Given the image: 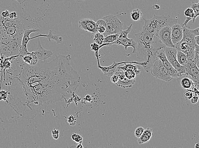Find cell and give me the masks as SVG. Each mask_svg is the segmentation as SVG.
I'll use <instances>...</instances> for the list:
<instances>
[{"mask_svg": "<svg viewBox=\"0 0 199 148\" xmlns=\"http://www.w3.org/2000/svg\"><path fill=\"white\" fill-rule=\"evenodd\" d=\"M71 57L59 55L48 62L38 60L35 65L22 62L18 79L24 89L27 106L33 109L65 99L76 91L80 77L72 67Z\"/></svg>", "mask_w": 199, "mask_h": 148, "instance_id": "1", "label": "cell"}, {"mask_svg": "<svg viewBox=\"0 0 199 148\" xmlns=\"http://www.w3.org/2000/svg\"><path fill=\"white\" fill-rule=\"evenodd\" d=\"M25 26L19 18H3L0 12V57L19 54Z\"/></svg>", "mask_w": 199, "mask_h": 148, "instance_id": "2", "label": "cell"}, {"mask_svg": "<svg viewBox=\"0 0 199 148\" xmlns=\"http://www.w3.org/2000/svg\"><path fill=\"white\" fill-rule=\"evenodd\" d=\"M135 35L137 41L135 53L138 60L146 64L144 67L145 71L149 72L153 62L158 58V51L166 47L159 39L158 32L143 27L141 30Z\"/></svg>", "mask_w": 199, "mask_h": 148, "instance_id": "3", "label": "cell"}, {"mask_svg": "<svg viewBox=\"0 0 199 148\" xmlns=\"http://www.w3.org/2000/svg\"><path fill=\"white\" fill-rule=\"evenodd\" d=\"M145 25L144 27L146 28L156 31L158 32L159 30L165 26H169L171 27L173 25L177 23L178 19L171 18L170 16H165L164 15L161 16H157L154 15L153 18L149 20L144 18Z\"/></svg>", "mask_w": 199, "mask_h": 148, "instance_id": "4", "label": "cell"}, {"mask_svg": "<svg viewBox=\"0 0 199 148\" xmlns=\"http://www.w3.org/2000/svg\"><path fill=\"white\" fill-rule=\"evenodd\" d=\"M103 19L106 23V32L102 34L104 37L119 33L122 30L123 23L116 16L109 15L104 17Z\"/></svg>", "mask_w": 199, "mask_h": 148, "instance_id": "5", "label": "cell"}, {"mask_svg": "<svg viewBox=\"0 0 199 148\" xmlns=\"http://www.w3.org/2000/svg\"><path fill=\"white\" fill-rule=\"evenodd\" d=\"M150 71L152 75L156 78L167 82L172 80L173 78L169 74L167 69L158 58L153 62Z\"/></svg>", "mask_w": 199, "mask_h": 148, "instance_id": "6", "label": "cell"}, {"mask_svg": "<svg viewBox=\"0 0 199 148\" xmlns=\"http://www.w3.org/2000/svg\"><path fill=\"white\" fill-rule=\"evenodd\" d=\"M132 26V24H131L127 28L126 30L121 31L119 33L118 39L115 42L110 43V46H112L113 44L122 45L124 47L125 50H127L129 47H132L133 49L132 53H135L137 48V43L135 42L133 39H129L128 37V35L131 31Z\"/></svg>", "mask_w": 199, "mask_h": 148, "instance_id": "7", "label": "cell"}, {"mask_svg": "<svg viewBox=\"0 0 199 148\" xmlns=\"http://www.w3.org/2000/svg\"><path fill=\"white\" fill-rule=\"evenodd\" d=\"M40 30L37 28L27 29H25L23 36L22 39L21 46H20L19 54H18L19 57L22 58L25 55L30 53L28 51V49H27V44L30 40L37 38L40 37H46V35H43V34L37 35V36L32 38L29 37V35L32 33H37Z\"/></svg>", "mask_w": 199, "mask_h": 148, "instance_id": "8", "label": "cell"}, {"mask_svg": "<svg viewBox=\"0 0 199 148\" xmlns=\"http://www.w3.org/2000/svg\"><path fill=\"white\" fill-rule=\"evenodd\" d=\"M177 49L175 48L166 47L165 53L168 61L170 62L174 68L179 73L180 77L185 74L183 66L180 65L177 60Z\"/></svg>", "mask_w": 199, "mask_h": 148, "instance_id": "9", "label": "cell"}, {"mask_svg": "<svg viewBox=\"0 0 199 148\" xmlns=\"http://www.w3.org/2000/svg\"><path fill=\"white\" fill-rule=\"evenodd\" d=\"M183 66L184 70L186 76H190L192 77V80L193 82L197 86H199V68L196 66L193 61L188 60L186 63Z\"/></svg>", "mask_w": 199, "mask_h": 148, "instance_id": "10", "label": "cell"}, {"mask_svg": "<svg viewBox=\"0 0 199 148\" xmlns=\"http://www.w3.org/2000/svg\"><path fill=\"white\" fill-rule=\"evenodd\" d=\"M125 63H133L136 64V65L143 66L144 63L143 62H138L136 61L132 62H116L114 61L113 64L110 66H102L101 65L100 62H97V66L98 68L101 70L102 72L103 73L104 75L108 76H111L114 75L115 73V70L118 67V66L122 64Z\"/></svg>", "mask_w": 199, "mask_h": 148, "instance_id": "11", "label": "cell"}, {"mask_svg": "<svg viewBox=\"0 0 199 148\" xmlns=\"http://www.w3.org/2000/svg\"><path fill=\"white\" fill-rule=\"evenodd\" d=\"M183 37L180 42H186L191 45L197 47L199 46L195 41V37L199 35V28L190 30L185 26H182Z\"/></svg>", "mask_w": 199, "mask_h": 148, "instance_id": "12", "label": "cell"}, {"mask_svg": "<svg viewBox=\"0 0 199 148\" xmlns=\"http://www.w3.org/2000/svg\"><path fill=\"white\" fill-rule=\"evenodd\" d=\"M158 37L160 41L166 47L175 48L171 39V27L165 26L159 30Z\"/></svg>", "mask_w": 199, "mask_h": 148, "instance_id": "13", "label": "cell"}, {"mask_svg": "<svg viewBox=\"0 0 199 148\" xmlns=\"http://www.w3.org/2000/svg\"><path fill=\"white\" fill-rule=\"evenodd\" d=\"M165 49H161L158 51V53L157 57L161 60L163 66L167 69L169 74L173 78L178 79L180 78L179 73L177 72L173 67L171 65V63L168 61L167 59L165 53Z\"/></svg>", "mask_w": 199, "mask_h": 148, "instance_id": "14", "label": "cell"}, {"mask_svg": "<svg viewBox=\"0 0 199 148\" xmlns=\"http://www.w3.org/2000/svg\"><path fill=\"white\" fill-rule=\"evenodd\" d=\"M114 74H116L118 76V81L115 84L118 87L123 88H131L136 82L135 80H130L128 79L125 76L123 70L117 67Z\"/></svg>", "mask_w": 199, "mask_h": 148, "instance_id": "15", "label": "cell"}, {"mask_svg": "<svg viewBox=\"0 0 199 148\" xmlns=\"http://www.w3.org/2000/svg\"><path fill=\"white\" fill-rule=\"evenodd\" d=\"M196 47L186 42H180L175 45V48L177 50L182 52L184 53L187 56L188 60L191 61H193L194 59L195 49Z\"/></svg>", "mask_w": 199, "mask_h": 148, "instance_id": "16", "label": "cell"}, {"mask_svg": "<svg viewBox=\"0 0 199 148\" xmlns=\"http://www.w3.org/2000/svg\"><path fill=\"white\" fill-rule=\"evenodd\" d=\"M79 27L87 32L95 34L98 33L96 22L89 18H82L79 21Z\"/></svg>", "mask_w": 199, "mask_h": 148, "instance_id": "17", "label": "cell"}, {"mask_svg": "<svg viewBox=\"0 0 199 148\" xmlns=\"http://www.w3.org/2000/svg\"><path fill=\"white\" fill-rule=\"evenodd\" d=\"M183 37L182 26L175 24L171 27V39L174 45L180 43Z\"/></svg>", "mask_w": 199, "mask_h": 148, "instance_id": "18", "label": "cell"}, {"mask_svg": "<svg viewBox=\"0 0 199 148\" xmlns=\"http://www.w3.org/2000/svg\"><path fill=\"white\" fill-rule=\"evenodd\" d=\"M36 55L38 60L41 61H47L48 58L53 56V53L50 50H48L44 49L41 45L40 41L38 42V48L36 51L33 52Z\"/></svg>", "mask_w": 199, "mask_h": 148, "instance_id": "19", "label": "cell"}, {"mask_svg": "<svg viewBox=\"0 0 199 148\" xmlns=\"http://www.w3.org/2000/svg\"><path fill=\"white\" fill-rule=\"evenodd\" d=\"M153 130L152 128H146V130H145L141 136L138 138V143L139 144H142L149 141L153 135Z\"/></svg>", "mask_w": 199, "mask_h": 148, "instance_id": "20", "label": "cell"}, {"mask_svg": "<svg viewBox=\"0 0 199 148\" xmlns=\"http://www.w3.org/2000/svg\"><path fill=\"white\" fill-rule=\"evenodd\" d=\"M22 58L24 62L30 65H35L38 61V58L33 52L25 55Z\"/></svg>", "mask_w": 199, "mask_h": 148, "instance_id": "21", "label": "cell"}, {"mask_svg": "<svg viewBox=\"0 0 199 148\" xmlns=\"http://www.w3.org/2000/svg\"><path fill=\"white\" fill-rule=\"evenodd\" d=\"M181 84L182 87L186 90H190L191 88L194 86V83L193 80L188 78L187 77L183 78L181 80Z\"/></svg>", "mask_w": 199, "mask_h": 148, "instance_id": "22", "label": "cell"}, {"mask_svg": "<svg viewBox=\"0 0 199 148\" xmlns=\"http://www.w3.org/2000/svg\"><path fill=\"white\" fill-rule=\"evenodd\" d=\"M46 38L50 42H51V40H54L56 42L57 44H59L62 43L63 38L60 35H54L53 33V31L50 30L49 31L48 35H46Z\"/></svg>", "mask_w": 199, "mask_h": 148, "instance_id": "23", "label": "cell"}, {"mask_svg": "<svg viewBox=\"0 0 199 148\" xmlns=\"http://www.w3.org/2000/svg\"><path fill=\"white\" fill-rule=\"evenodd\" d=\"M177 60L180 65H181V66H183L187 62V56L182 52L178 50L177 53Z\"/></svg>", "mask_w": 199, "mask_h": 148, "instance_id": "24", "label": "cell"}, {"mask_svg": "<svg viewBox=\"0 0 199 148\" xmlns=\"http://www.w3.org/2000/svg\"><path fill=\"white\" fill-rule=\"evenodd\" d=\"M142 16V12L138 8L134 9L130 13V17L134 21H138L140 20Z\"/></svg>", "mask_w": 199, "mask_h": 148, "instance_id": "25", "label": "cell"}, {"mask_svg": "<svg viewBox=\"0 0 199 148\" xmlns=\"http://www.w3.org/2000/svg\"><path fill=\"white\" fill-rule=\"evenodd\" d=\"M97 26V31L99 33L103 34L106 30V22L103 19H99L96 22Z\"/></svg>", "mask_w": 199, "mask_h": 148, "instance_id": "26", "label": "cell"}, {"mask_svg": "<svg viewBox=\"0 0 199 148\" xmlns=\"http://www.w3.org/2000/svg\"><path fill=\"white\" fill-rule=\"evenodd\" d=\"M124 66L122 67H118L117 68L121 69L124 71H132V72H138L139 71L138 69V66L136 65H132L131 63H125Z\"/></svg>", "mask_w": 199, "mask_h": 148, "instance_id": "27", "label": "cell"}, {"mask_svg": "<svg viewBox=\"0 0 199 148\" xmlns=\"http://www.w3.org/2000/svg\"><path fill=\"white\" fill-rule=\"evenodd\" d=\"M141 71L138 72H132V71H124V73L125 76L130 80H135L136 77L139 76L140 74Z\"/></svg>", "mask_w": 199, "mask_h": 148, "instance_id": "28", "label": "cell"}, {"mask_svg": "<svg viewBox=\"0 0 199 148\" xmlns=\"http://www.w3.org/2000/svg\"><path fill=\"white\" fill-rule=\"evenodd\" d=\"M191 8L193 9L194 14V18L193 19V23H194L196 18L199 16V3H195L193 2L191 4Z\"/></svg>", "mask_w": 199, "mask_h": 148, "instance_id": "29", "label": "cell"}, {"mask_svg": "<svg viewBox=\"0 0 199 148\" xmlns=\"http://www.w3.org/2000/svg\"><path fill=\"white\" fill-rule=\"evenodd\" d=\"M119 36V33L107 35L104 38L103 43H112V42H115L118 39Z\"/></svg>", "mask_w": 199, "mask_h": 148, "instance_id": "30", "label": "cell"}, {"mask_svg": "<svg viewBox=\"0 0 199 148\" xmlns=\"http://www.w3.org/2000/svg\"><path fill=\"white\" fill-rule=\"evenodd\" d=\"M94 35L93 39L94 42L97 44L98 45H102L103 43L104 38H105L103 35L101 33H99V32L96 33Z\"/></svg>", "mask_w": 199, "mask_h": 148, "instance_id": "31", "label": "cell"}, {"mask_svg": "<svg viewBox=\"0 0 199 148\" xmlns=\"http://www.w3.org/2000/svg\"><path fill=\"white\" fill-rule=\"evenodd\" d=\"M193 62L195 64L196 66L198 67H199V46L197 47L195 49V54Z\"/></svg>", "mask_w": 199, "mask_h": 148, "instance_id": "32", "label": "cell"}, {"mask_svg": "<svg viewBox=\"0 0 199 148\" xmlns=\"http://www.w3.org/2000/svg\"><path fill=\"white\" fill-rule=\"evenodd\" d=\"M71 138L76 143H80L83 142V138L82 136L76 133H74L72 135Z\"/></svg>", "mask_w": 199, "mask_h": 148, "instance_id": "33", "label": "cell"}, {"mask_svg": "<svg viewBox=\"0 0 199 148\" xmlns=\"http://www.w3.org/2000/svg\"><path fill=\"white\" fill-rule=\"evenodd\" d=\"M184 15L186 17L192 18V20L194 18V14L193 9L191 8H188L184 11Z\"/></svg>", "mask_w": 199, "mask_h": 148, "instance_id": "34", "label": "cell"}, {"mask_svg": "<svg viewBox=\"0 0 199 148\" xmlns=\"http://www.w3.org/2000/svg\"><path fill=\"white\" fill-rule=\"evenodd\" d=\"M145 131V129L142 127H138L135 131V135L137 138H139Z\"/></svg>", "mask_w": 199, "mask_h": 148, "instance_id": "35", "label": "cell"}, {"mask_svg": "<svg viewBox=\"0 0 199 148\" xmlns=\"http://www.w3.org/2000/svg\"><path fill=\"white\" fill-rule=\"evenodd\" d=\"M67 122L71 126H74L76 123V118L74 115H71L67 118Z\"/></svg>", "mask_w": 199, "mask_h": 148, "instance_id": "36", "label": "cell"}, {"mask_svg": "<svg viewBox=\"0 0 199 148\" xmlns=\"http://www.w3.org/2000/svg\"><path fill=\"white\" fill-rule=\"evenodd\" d=\"M52 136L54 140H58L59 137V131L57 129H54L52 131Z\"/></svg>", "mask_w": 199, "mask_h": 148, "instance_id": "37", "label": "cell"}, {"mask_svg": "<svg viewBox=\"0 0 199 148\" xmlns=\"http://www.w3.org/2000/svg\"><path fill=\"white\" fill-rule=\"evenodd\" d=\"M193 95H194V93L189 90H187L184 93L185 98L188 99H191L193 97Z\"/></svg>", "mask_w": 199, "mask_h": 148, "instance_id": "38", "label": "cell"}, {"mask_svg": "<svg viewBox=\"0 0 199 148\" xmlns=\"http://www.w3.org/2000/svg\"><path fill=\"white\" fill-rule=\"evenodd\" d=\"M198 95L194 93L193 97L191 99V103H193V104H196V103H197L198 100Z\"/></svg>", "mask_w": 199, "mask_h": 148, "instance_id": "39", "label": "cell"}, {"mask_svg": "<svg viewBox=\"0 0 199 148\" xmlns=\"http://www.w3.org/2000/svg\"><path fill=\"white\" fill-rule=\"evenodd\" d=\"M110 80L112 83H116L119 80L118 76L116 74H114L111 76Z\"/></svg>", "mask_w": 199, "mask_h": 148, "instance_id": "40", "label": "cell"}, {"mask_svg": "<svg viewBox=\"0 0 199 148\" xmlns=\"http://www.w3.org/2000/svg\"><path fill=\"white\" fill-rule=\"evenodd\" d=\"M10 12L8 10H4L1 12V15L3 18H8L10 14Z\"/></svg>", "mask_w": 199, "mask_h": 148, "instance_id": "41", "label": "cell"}, {"mask_svg": "<svg viewBox=\"0 0 199 148\" xmlns=\"http://www.w3.org/2000/svg\"><path fill=\"white\" fill-rule=\"evenodd\" d=\"M18 17L17 16V14L15 12H10V16H9V18L11 19H15Z\"/></svg>", "mask_w": 199, "mask_h": 148, "instance_id": "42", "label": "cell"}, {"mask_svg": "<svg viewBox=\"0 0 199 148\" xmlns=\"http://www.w3.org/2000/svg\"><path fill=\"white\" fill-rule=\"evenodd\" d=\"M192 20V18H188V17H186V20L184 22V24L182 25V26H185V27H187V24L188 23V22L190 21L191 20Z\"/></svg>", "mask_w": 199, "mask_h": 148, "instance_id": "43", "label": "cell"}, {"mask_svg": "<svg viewBox=\"0 0 199 148\" xmlns=\"http://www.w3.org/2000/svg\"><path fill=\"white\" fill-rule=\"evenodd\" d=\"M100 48H99V46L91 47V50H92V51L95 52L97 51H99V50H100Z\"/></svg>", "mask_w": 199, "mask_h": 148, "instance_id": "44", "label": "cell"}, {"mask_svg": "<svg viewBox=\"0 0 199 148\" xmlns=\"http://www.w3.org/2000/svg\"><path fill=\"white\" fill-rule=\"evenodd\" d=\"M84 99H85L88 102H90L92 100V97H91V96L89 95H87L86 96H85V98Z\"/></svg>", "mask_w": 199, "mask_h": 148, "instance_id": "45", "label": "cell"}, {"mask_svg": "<svg viewBox=\"0 0 199 148\" xmlns=\"http://www.w3.org/2000/svg\"><path fill=\"white\" fill-rule=\"evenodd\" d=\"M153 10H159V9H160L159 5H158V4H154L153 6Z\"/></svg>", "mask_w": 199, "mask_h": 148, "instance_id": "46", "label": "cell"}, {"mask_svg": "<svg viewBox=\"0 0 199 148\" xmlns=\"http://www.w3.org/2000/svg\"><path fill=\"white\" fill-rule=\"evenodd\" d=\"M195 41L198 45H199V35L195 37Z\"/></svg>", "mask_w": 199, "mask_h": 148, "instance_id": "47", "label": "cell"}, {"mask_svg": "<svg viewBox=\"0 0 199 148\" xmlns=\"http://www.w3.org/2000/svg\"><path fill=\"white\" fill-rule=\"evenodd\" d=\"M76 148H83L84 147L82 145V143H79V144H78L77 146H76Z\"/></svg>", "mask_w": 199, "mask_h": 148, "instance_id": "48", "label": "cell"}, {"mask_svg": "<svg viewBox=\"0 0 199 148\" xmlns=\"http://www.w3.org/2000/svg\"><path fill=\"white\" fill-rule=\"evenodd\" d=\"M12 1H13V0H12ZM15 1H16L17 2H19L20 4H22V3H24L26 1V0H15Z\"/></svg>", "mask_w": 199, "mask_h": 148, "instance_id": "49", "label": "cell"}, {"mask_svg": "<svg viewBox=\"0 0 199 148\" xmlns=\"http://www.w3.org/2000/svg\"><path fill=\"white\" fill-rule=\"evenodd\" d=\"M199 147V143H197L194 146V148H198Z\"/></svg>", "mask_w": 199, "mask_h": 148, "instance_id": "50", "label": "cell"}, {"mask_svg": "<svg viewBox=\"0 0 199 148\" xmlns=\"http://www.w3.org/2000/svg\"><path fill=\"white\" fill-rule=\"evenodd\" d=\"M118 1H119V2H122V1H125V0H117Z\"/></svg>", "mask_w": 199, "mask_h": 148, "instance_id": "51", "label": "cell"}, {"mask_svg": "<svg viewBox=\"0 0 199 148\" xmlns=\"http://www.w3.org/2000/svg\"><path fill=\"white\" fill-rule=\"evenodd\" d=\"M82 1H85V0H82Z\"/></svg>", "mask_w": 199, "mask_h": 148, "instance_id": "52", "label": "cell"}, {"mask_svg": "<svg viewBox=\"0 0 199 148\" xmlns=\"http://www.w3.org/2000/svg\"><path fill=\"white\" fill-rule=\"evenodd\" d=\"M198 1H199V0H198Z\"/></svg>", "mask_w": 199, "mask_h": 148, "instance_id": "53", "label": "cell"}]
</instances>
